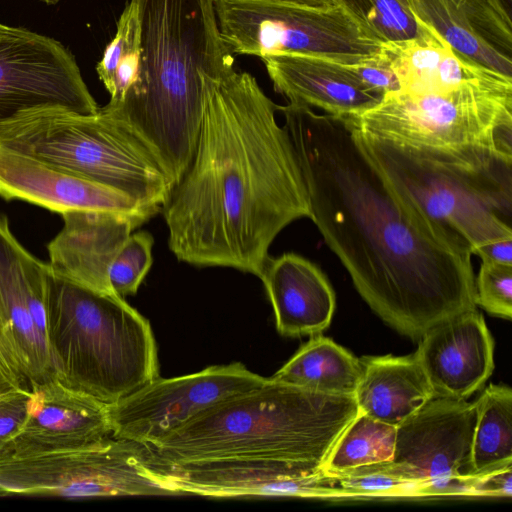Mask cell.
<instances>
[{
  "mask_svg": "<svg viewBox=\"0 0 512 512\" xmlns=\"http://www.w3.org/2000/svg\"><path fill=\"white\" fill-rule=\"evenodd\" d=\"M308 192L311 220L369 307L404 336L476 309L472 251L397 191L343 117L278 106Z\"/></svg>",
  "mask_w": 512,
  "mask_h": 512,
  "instance_id": "obj_1",
  "label": "cell"
},
{
  "mask_svg": "<svg viewBox=\"0 0 512 512\" xmlns=\"http://www.w3.org/2000/svg\"><path fill=\"white\" fill-rule=\"evenodd\" d=\"M256 78H204L193 157L161 210L176 258L259 277L277 235L311 218L293 143Z\"/></svg>",
  "mask_w": 512,
  "mask_h": 512,
  "instance_id": "obj_2",
  "label": "cell"
},
{
  "mask_svg": "<svg viewBox=\"0 0 512 512\" xmlns=\"http://www.w3.org/2000/svg\"><path fill=\"white\" fill-rule=\"evenodd\" d=\"M140 66L118 105L106 106L154 149L173 186L195 151L202 120L204 78L234 70L221 37L214 0H136Z\"/></svg>",
  "mask_w": 512,
  "mask_h": 512,
  "instance_id": "obj_3",
  "label": "cell"
},
{
  "mask_svg": "<svg viewBox=\"0 0 512 512\" xmlns=\"http://www.w3.org/2000/svg\"><path fill=\"white\" fill-rule=\"evenodd\" d=\"M358 413L354 395L319 393L270 377L209 406L150 447L163 463L273 460L322 469Z\"/></svg>",
  "mask_w": 512,
  "mask_h": 512,
  "instance_id": "obj_4",
  "label": "cell"
},
{
  "mask_svg": "<svg viewBox=\"0 0 512 512\" xmlns=\"http://www.w3.org/2000/svg\"><path fill=\"white\" fill-rule=\"evenodd\" d=\"M46 319L54 374L67 387L111 405L159 376L151 325L123 297L51 272Z\"/></svg>",
  "mask_w": 512,
  "mask_h": 512,
  "instance_id": "obj_5",
  "label": "cell"
},
{
  "mask_svg": "<svg viewBox=\"0 0 512 512\" xmlns=\"http://www.w3.org/2000/svg\"><path fill=\"white\" fill-rule=\"evenodd\" d=\"M0 146L118 190L153 214L161 210L173 188L154 149L106 105L94 114L62 107L21 111L0 121Z\"/></svg>",
  "mask_w": 512,
  "mask_h": 512,
  "instance_id": "obj_6",
  "label": "cell"
},
{
  "mask_svg": "<svg viewBox=\"0 0 512 512\" xmlns=\"http://www.w3.org/2000/svg\"><path fill=\"white\" fill-rule=\"evenodd\" d=\"M343 118L362 134L408 152L512 162V78L506 76L443 92H391Z\"/></svg>",
  "mask_w": 512,
  "mask_h": 512,
  "instance_id": "obj_7",
  "label": "cell"
},
{
  "mask_svg": "<svg viewBox=\"0 0 512 512\" xmlns=\"http://www.w3.org/2000/svg\"><path fill=\"white\" fill-rule=\"evenodd\" d=\"M349 125L388 182L428 217L461 236L472 252L512 238V163L418 156Z\"/></svg>",
  "mask_w": 512,
  "mask_h": 512,
  "instance_id": "obj_8",
  "label": "cell"
},
{
  "mask_svg": "<svg viewBox=\"0 0 512 512\" xmlns=\"http://www.w3.org/2000/svg\"><path fill=\"white\" fill-rule=\"evenodd\" d=\"M0 495L70 499L179 495L150 446L108 437L92 444L0 454Z\"/></svg>",
  "mask_w": 512,
  "mask_h": 512,
  "instance_id": "obj_9",
  "label": "cell"
},
{
  "mask_svg": "<svg viewBox=\"0 0 512 512\" xmlns=\"http://www.w3.org/2000/svg\"><path fill=\"white\" fill-rule=\"evenodd\" d=\"M220 34L233 54L321 56L353 63L381 52L383 43L340 5L214 0Z\"/></svg>",
  "mask_w": 512,
  "mask_h": 512,
  "instance_id": "obj_10",
  "label": "cell"
},
{
  "mask_svg": "<svg viewBox=\"0 0 512 512\" xmlns=\"http://www.w3.org/2000/svg\"><path fill=\"white\" fill-rule=\"evenodd\" d=\"M266 379L240 362L178 377L158 376L108 405L111 436L154 446L209 406L258 387Z\"/></svg>",
  "mask_w": 512,
  "mask_h": 512,
  "instance_id": "obj_11",
  "label": "cell"
},
{
  "mask_svg": "<svg viewBox=\"0 0 512 512\" xmlns=\"http://www.w3.org/2000/svg\"><path fill=\"white\" fill-rule=\"evenodd\" d=\"M42 107L81 114L100 108L74 56L60 42L0 23V121Z\"/></svg>",
  "mask_w": 512,
  "mask_h": 512,
  "instance_id": "obj_12",
  "label": "cell"
},
{
  "mask_svg": "<svg viewBox=\"0 0 512 512\" xmlns=\"http://www.w3.org/2000/svg\"><path fill=\"white\" fill-rule=\"evenodd\" d=\"M476 421L475 402L434 397L396 427L393 461L421 483L422 494L468 495V465Z\"/></svg>",
  "mask_w": 512,
  "mask_h": 512,
  "instance_id": "obj_13",
  "label": "cell"
},
{
  "mask_svg": "<svg viewBox=\"0 0 512 512\" xmlns=\"http://www.w3.org/2000/svg\"><path fill=\"white\" fill-rule=\"evenodd\" d=\"M51 270L32 255L0 214V331L30 385L55 378L47 343L46 301Z\"/></svg>",
  "mask_w": 512,
  "mask_h": 512,
  "instance_id": "obj_14",
  "label": "cell"
},
{
  "mask_svg": "<svg viewBox=\"0 0 512 512\" xmlns=\"http://www.w3.org/2000/svg\"><path fill=\"white\" fill-rule=\"evenodd\" d=\"M156 459V458H155ZM155 465L179 495L211 498L341 496L322 469L273 460H215Z\"/></svg>",
  "mask_w": 512,
  "mask_h": 512,
  "instance_id": "obj_15",
  "label": "cell"
},
{
  "mask_svg": "<svg viewBox=\"0 0 512 512\" xmlns=\"http://www.w3.org/2000/svg\"><path fill=\"white\" fill-rule=\"evenodd\" d=\"M0 197L25 201L61 215L82 210L138 217L153 214L128 195L67 168L0 146Z\"/></svg>",
  "mask_w": 512,
  "mask_h": 512,
  "instance_id": "obj_16",
  "label": "cell"
},
{
  "mask_svg": "<svg viewBox=\"0 0 512 512\" xmlns=\"http://www.w3.org/2000/svg\"><path fill=\"white\" fill-rule=\"evenodd\" d=\"M418 341L415 355L435 397L467 399L492 374L494 340L476 309L435 325Z\"/></svg>",
  "mask_w": 512,
  "mask_h": 512,
  "instance_id": "obj_17",
  "label": "cell"
},
{
  "mask_svg": "<svg viewBox=\"0 0 512 512\" xmlns=\"http://www.w3.org/2000/svg\"><path fill=\"white\" fill-rule=\"evenodd\" d=\"M62 218V229L47 245L52 274L100 294L117 295L109 282L110 266L132 231L145 221L97 210L68 212Z\"/></svg>",
  "mask_w": 512,
  "mask_h": 512,
  "instance_id": "obj_18",
  "label": "cell"
},
{
  "mask_svg": "<svg viewBox=\"0 0 512 512\" xmlns=\"http://www.w3.org/2000/svg\"><path fill=\"white\" fill-rule=\"evenodd\" d=\"M416 17L463 58L512 78L511 0H411Z\"/></svg>",
  "mask_w": 512,
  "mask_h": 512,
  "instance_id": "obj_19",
  "label": "cell"
},
{
  "mask_svg": "<svg viewBox=\"0 0 512 512\" xmlns=\"http://www.w3.org/2000/svg\"><path fill=\"white\" fill-rule=\"evenodd\" d=\"M30 388L26 421L0 454L79 447L111 436L108 405L56 378Z\"/></svg>",
  "mask_w": 512,
  "mask_h": 512,
  "instance_id": "obj_20",
  "label": "cell"
},
{
  "mask_svg": "<svg viewBox=\"0 0 512 512\" xmlns=\"http://www.w3.org/2000/svg\"><path fill=\"white\" fill-rule=\"evenodd\" d=\"M261 60L275 91L290 103L347 117L372 108L382 99L367 90L344 63L331 58L278 54Z\"/></svg>",
  "mask_w": 512,
  "mask_h": 512,
  "instance_id": "obj_21",
  "label": "cell"
},
{
  "mask_svg": "<svg viewBox=\"0 0 512 512\" xmlns=\"http://www.w3.org/2000/svg\"><path fill=\"white\" fill-rule=\"evenodd\" d=\"M259 278L271 301L280 334L316 335L330 325L335 293L313 262L295 253L269 257Z\"/></svg>",
  "mask_w": 512,
  "mask_h": 512,
  "instance_id": "obj_22",
  "label": "cell"
},
{
  "mask_svg": "<svg viewBox=\"0 0 512 512\" xmlns=\"http://www.w3.org/2000/svg\"><path fill=\"white\" fill-rule=\"evenodd\" d=\"M419 22L416 36L382 45V54L399 82L398 91L443 92L468 82L504 76L463 58L432 28Z\"/></svg>",
  "mask_w": 512,
  "mask_h": 512,
  "instance_id": "obj_23",
  "label": "cell"
},
{
  "mask_svg": "<svg viewBox=\"0 0 512 512\" xmlns=\"http://www.w3.org/2000/svg\"><path fill=\"white\" fill-rule=\"evenodd\" d=\"M354 393L360 413L398 427L435 397L415 353L364 356Z\"/></svg>",
  "mask_w": 512,
  "mask_h": 512,
  "instance_id": "obj_24",
  "label": "cell"
},
{
  "mask_svg": "<svg viewBox=\"0 0 512 512\" xmlns=\"http://www.w3.org/2000/svg\"><path fill=\"white\" fill-rule=\"evenodd\" d=\"M361 375L360 358L332 339L316 334L271 378L319 393L350 396Z\"/></svg>",
  "mask_w": 512,
  "mask_h": 512,
  "instance_id": "obj_25",
  "label": "cell"
},
{
  "mask_svg": "<svg viewBox=\"0 0 512 512\" xmlns=\"http://www.w3.org/2000/svg\"><path fill=\"white\" fill-rule=\"evenodd\" d=\"M476 421L466 474L480 475L512 465V390L489 385L475 401Z\"/></svg>",
  "mask_w": 512,
  "mask_h": 512,
  "instance_id": "obj_26",
  "label": "cell"
},
{
  "mask_svg": "<svg viewBox=\"0 0 512 512\" xmlns=\"http://www.w3.org/2000/svg\"><path fill=\"white\" fill-rule=\"evenodd\" d=\"M395 441L396 427L359 412L336 441L322 469L332 473L392 460Z\"/></svg>",
  "mask_w": 512,
  "mask_h": 512,
  "instance_id": "obj_27",
  "label": "cell"
},
{
  "mask_svg": "<svg viewBox=\"0 0 512 512\" xmlns=\"http://www.w3.org/2000/svg\"><path fill=\"white\" fill-rule=\"evenodd\" d=\"M330 474L335 478L341 496L421 495V483L408 469L393 460Z\"/></svg>",
  "mask_w": 512,
  "mask_h": 512,
  "instance_id": "obj_28",
  "label": "cell"
},
{
  "mask_svg": "<svg viewBox=\"0 0 512 512\" xmlns=\"http://www.w3.org/2000/svg\"><path fill=\"white\" fill-rule=\"evenodd\" d=\"M380 42L416 36L420 22L411 0H334Z\"/></svg>",
  "mask_w": 512,
  "mask_h": 512,
  "instance_id": "obj_29",
  "label": "cell"
},
{
  "mask_svg": "<svg viewBox=\"0 0 512 512\" xmlns=\"http://www.w3.org/2000/svg\"><path fill=\"white\" fill-rule=\"evenodd\" d=\"M154 239L146 231L131 234L116 253L109 269V282L119 296L134 295L149 272Z\"/></svg>",
  "mask_w": 512,
  "mask_h": 512,
  "instance_id": "obj_30",
  "label": "cell"
},
{
  "mask_svg": "<svg viewBox=\"0 0 512 512\" xmlns=\"http://www.w3.org/2000/svg\"><path fill=\"white\" fill-rule=\"evenodd\" d=\"M141 53V26L136 0H130L117 22L113 39L106 46L96 66L98 76L108 92L118 65L129 56Z\"/></svg>",
  "mask_w": 512,
  "mask_h": 512,
  "instance_id": "obj_31",
  "label": "cell"
},
{
  "mask_svg": "<svg viewBox=\"0 0 512 512\" xmlns=\"http://www.w3.org/2000/svg\"><path fill=\"white\" fill-rule=\"evenodd\" d=\"M475 302L490 314L512 318V265L482 260L475 278Z\"/></svg>",
  "mask_w": 512,
  "mask_h": 512,
  "instance_id": "obj_32",
  "label": "cell"
},
{
  "mask_svg": "<svg viewBox=\"0 0 512 512\" xmlns=\"http://www.w3.org/2000/svg\"><path fill=\"white\" fill-rule=\"evenodd\" d=\"M370 92L381 97L398 91L399 82L381 52L353 63H344Z\"/></svg>",
  "mask_w": 512,
  "mask_h": 512,
  "instance_id": "obj_33",
  "label": "cell"
},
{
  "mask_svg": "<svg viewBox=\"0 0 512 512\" xmlns=\"http://www.w3.org/2000/svg\"><path fill=\"white\" fill-rule=\"evenodd\" d=\"M30 396L31 388L0 395V452L26 421Z\"/></svg>",
  "mask_w": 512,
  "mask_h": 512,
  "instance_id": "obj_34",
  "label": "cell"
},
{
  "mask_svg": "<svg viewBox=\"0 0 512 512\" xmlns=\"http://www.w3.org/2000/svg\"><path fill=\"white\" fill-rule=\"evenodd\" d=\"M468 495L511 497L512 465L473 475Z\"/></svg>",
  "mask_w": 512,
  "mask_h": 512,
  "instance_id": "obj_35",
  "label": "cell"
},
{
  "mask_svg": "<svg viewBox=\"0 0 512 512\" xmlns=\"http://www.w3.org/2000/svg\"><path fill=\"white\" fill-rule=\"evenodd\" d=\"M472 254L481 260L512 265V238H502L476 248Z\"/></svg>",
  "mask_w": 512,
  "mask_h": 512,
  "instance_id": "obj_36",
  "label": "cell"
},
{
  "mask_svg": "<svg viewBox=\"0 0 512 512\" xmlns=\"http://www.w3.org/2000/svg\"><path fill=\"white\" fill-rule=\"evenodd\" d=\"M251 1L280 2V3H288V4H296V5L320 7V8H326V7L336 4L334 0H251Z\"/></svg>",
  "mask_w": 512,
  "mask_h": 512,
  "instance_id": "obj_37",
  "label": "cell"
},
{
  "mask_svg": "<svg viewBox=\"0 0 512 512\" xmlns=\"http://www.w3.org/2000/svg\"><path fill=\"white\" fill-rule=\"evenodd\" d=\"M47 4H56L59 0H43Z\"/></svg>",
  "mask_w": 512,
  "mask_h": 512,
  "instance_id": "obj_38",
  "label": "cell"
}]
</instances>
